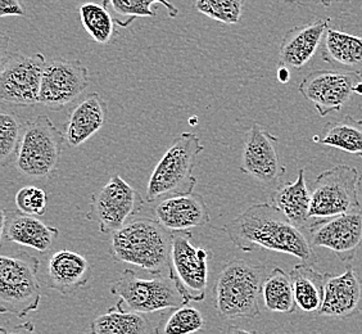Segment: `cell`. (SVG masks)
<instances>
[{
    "label": "cell",
    "mask_w": 362,
    "mask_h": 334,
    "mask_svg": "<svg viewBox=\"0 0 362 334\" xmlns=\"http://www.w3.org/2000/svg\"><path fill=\"white\" fill-rule=\"evenodd\" d=\"M90 330L91 334H156L144 313L125 309L119 301L93 319Z\"/></svg>",
    "instance_id": "obj_25"
},
{
    "label": "cell",
    "mask_w": 362,
    "mask_h": 334,
    "mask_svg": "<svg viewBox=\"0 0 362 334\" xmlns=\"http://www.w3.org/2000/svg\"><path fill=\"white\" fill-rule=\"evenodd\" d=\"M330 21V18H320L286 31L279 48L280 64L296 70L306 66L320 48Z\"/></svg>",
    "instance_id": "obj_20"
},
{
    "label": "cell",
    "mask_w": 362,
    "mask_h": 334,
    "mask_svg": "<svg viewBox=\"0 0 362 334\" xmlns=\"http://www.w3.org/2000/svg\"><path fill=\"white\" fill-rule=\"evenodd\" d=\"M361 175L355 167L337 165L315 179L311 192V219H327L349 211L361 209L358 181Z\"/></svg>",
    "instance_id": "obj_8"
},
{
    "label": "cell",
    "mask_w": 362,
    "mask_h": 334,
    "mask_svg": "<svg viewBox=\"0 0 362 334\" xmlns=\"http://www.w3.org/2000/svg\"><path fill=\"white\" fill-rule=\"evenodd\" d=\"M358 197H360V202H361L362 206V176L360 178V181H358Z\"/></svg>",
    "instance_id": "obj_38"
},
{
    "label": "cell",
    "mask_w": 362,
    "mask_h": 334,
    "mask_svg": "<svg viewBox=\"0 0 362 334\" xmlns=\"http://www.w3.org/2000/svg\"><path fill=\"white\" fill-rule=\"evenodd\" d=\"M39 267L40 260L26 250L0 256V313L22 319L39 309L42 301Z\"/></svg>",
    "instance_id": "obj_5"
},
{
    "label": "cell",
    "mask_w": 362,
    "mask_h": 334,
    "mask_svg": "<svg viewBox=\"0 0 362 334\" xmlns=\"http://www.w3.org/2000/svg\"><path fill=\"white\" fill-rule=\"evenodd\" d=\"M278 142L275 135L253 124L245 132L240 171L264 185L276 184L286 171L279 156Z\"/></svg>",
    "instance_id": "obj_15"
},
{
    "label": "cell",
    "mask_w": 362,
    "mask_h": 334,
    "mask_svg": "<svg viewBox=\"0 0 362 334\" xmlns=\"http://www.w3.org/2000/svg\"><path fill=\"white\" fill-rule=\"evenodd\" d=\"M158 223L171 231H185L209 223V211L199 193L170 195L153 209Z\"/></svg>",
    "instance_id": "obj_19"
},
{
    "label": "cell",
    "mask_w": 362,
    "mask_h": 334,
    "mask_svg": "<svg viewBox=\"0 0 362 334\" xmlns=\"http://www.w3.org/2000/svg\"><path fill=\"white\" fill-rule=\"evenodd\" d=\"M144 200L138 190L129 185L119 174L112 175L108 183L91 195L88 220L97 223L103 234H112L122 228L130 217L139 214Z\"/></svg>",
    "instance_id": "obj_11"
},
{
    "label": "cell",
    "mask_w": 362,
    "mask_h": 334,
    "mask_svg": "<svg viewBox=\"0 0 362 334\" xmlns=\"http://www.w3.org/2000/svg\"><path fill=\"white\" fill-rule=\"evenodd\" d=\"M289 275L297 309L303 313H319L325 296L327 272L321 274L315 270L314 265L300 263L293 267Z\"/></svg>",
    "instance_id": "obj_24"
},
{
    "label": "cell",
    "mask_w": 362,
    "mask_h": 334,
    "mask_svg": "<svg viewBox=\"0 0 362 334\" xmlns=\"http://www.w3.org/2000/svg\"><path fill=\"white\" fill-rule=\"evenodd\" d=\"M66 137L47 115L25 121L21 144L16 156L17 171L33 180H42L56 173Z\"/></svg>",
    "instance_id": "obj_6"
},
{
    "label": "cell",
    "mask_w": 362,
    "mask_h": 334,
    "mask_svg": "<svg viewBox=\"0 0 362 334\" xmlns=\"http://www.w3.org/2000/svg\"><path fill=\"white\" fill-rule=\"evenodd\" d=\"M16 206L28 215L42 216L48 209V195L44 189L28 185L17 192Z\"/></svg>",
    "instance_id": "obj_33"
},
{
    "label": "cell",
    "mask_w": 362,
    "mask_h": 334,
    "mask_svg": "<svg viewBox=\"0 0 362 334\" xmlns=\"http://www.w3.org/2000/svg\"><path fill=\"white\" fill-rule=\"evenodd\" d=\"M25 17L26 8L22 4L21 0H0V17Z\"/></svg>",
    "instance_id": "obj_34"
},
{
    "label": "cell",
    "mask_w": 362,
    "mask_h": 334,
    "mask_svg": "<svg viewBox=\"0 0 362 334\" xmlns=\"http://www.w3.org/2000/svg\"><path fill=\"white\" fill-rule=\"evenodd\" d=\"M80 20L85 31L98 44H108L117 35V23L105 4L85 3L80 9Z\"/></svg>",
    "instance_id": "obj_29"
},
{
    "label": "cell",
    "mask_w": 362,
    "mask_h": 334,
    "mask_svg": "<svg viewBox=\"0 0 362 334\" xmlns=\"http://www.w3.org/2000/svg\"><path fill=\"white\" fill-rule=\"evenodd\" d=\"M111 293L119 296V302L132 311L149 313L182 306L187 299L182 297L170 277L154 275L140 278L132 269H126L119 280L111 284Z\"/></svg>",
    "instance_id": "obj_7"
},
{
    "label": "cell",
    "mask_w": 362,
    "mask_h": 334,
    "mask_svg": "<svg viewBox=\"0 0 362 334\" xmlns=\"http://www.w3.org/2000/svg\"><path fill=\"white\" fill-rule=\"evenodd\" d=\"M272 203L286 219L300 229L311 225V192L305 179V168H300L293 183H286L272 195Z\"/></svg>",
    "instance_id": "obj_22"
},
{
    "label": "cell",
    "mask_w": 362,
    "mask_h": 334,
    "mask_svg": "<svg viewBox=\"0 0 362 334\" xmlns=\"http://www.w3.org/2000/svg\"><path fill=\"white\" fill-rule=\"evenodd\" d=\"M0 237L7 242L30 247L39 252H47L59 237V230L49 226L37 217L20 209H1Z\"/></svg>",
    "instance_id": "obj_18"
},
{
    "label": "cell",
    "mask_w": 362,
    "mask_h": 334,
    "mask_svg": "<svg viewBox=\"0 0 362 334\" xmlns=\"http://www.w3.org/2000/svg\"><path fill=\"white\" fill-rule=\"evenodd\" d=\"M173 237L174 231L157 220L136 219L112 233L110 255L117 263L160 275L165 270L168 272Z\"/></svg>",
    "instance_id": "obj_2"
},
{
    "label": "cell",
    "mask_w": 362,
    "mask_h": 334,
    "mask_svg": "<svg viewBox=\"0 0 362 334\" xmlns=\"http://www.w3.org/2000/svg\"><path fill=\"white\" fill-rule=\"evenodd\" d=\"M362 77L344 70H315L302 79L298 91L315 105L321 117L341 111L349 103Z\"/></svg>",
    "instance_id": "obj_12"
},
{
    "label": "cell",
    "mask_w": 362,
    "mask_h": 334,
    "mask_svg": "<svg viewBox=\"0 0 362 334\" xmlns=\"http://www.w3.org/2000/svg\"><path fill=\"white\" fill-rule=\"evenodd\" d=\"M225 334H257L256 332H253V330H250V329H244V328L235 327V326H231V327L228 328V330H226V333Z\"/></svg>",
    "instance_id": "obj_36"
},
{
    "label": "cell",
    "mask_w": 362,
    "mask_h": 334,
    "mask_svg": "<svg viewBox=\"0 0 362 334\" xmlns=\"http://www.w3.org/2000/svg\"><path fill=\"white\" fill-rule=\"evenodd\" d=\"M321 4L324 6V7H329L334 0H320Z\"/></svg>",
    "instance_id": "obj_39"
},
{
    "label": "cell",
    "mask_w": 362,
    "mask_h": 334,
    "mask_svg": "<svg viewBox=\"0 0 362 334\" xmlns=\"http://www.w3.org/2000/svg\"><path fill=\"white\" fill-rule=\"evenodd\" d=\"M262 299L266 310L272 313H294L297 310V304L291 275L280 267H274L264 282Z\"/></svg>",
    "instance_id": "obj_27"
},
{
    "label": "cell",
    "mask_w": 362,
    "mask_h": 334,
    "mask_svg": "<svg viewBox=\"0 0 362 334\" xmlns=\"http://www.w3.org/2000/svg\"><path fill=\"white\" fill-rule=\"evenodd\" d=\"M203 327L202 313L185 304L171 309V313L156 327V334H194L202 330Z\"/></svg>",
    "instance_id": "obj_30"
},
{
    "label": "cell",
    "mask_w": 362,
    "mask_h": 334,
    "mask_svg": "<svg viewBox=\"0 0 362 334\" xmlns=\"http://www.w3.org/2000/svg\"><path fill=\"white\" fill-rule=\"evenodd\" d=\"M362 313V278L352 266L338 277L327 274L325 296L317 315L332 319H349Z\"/></svg>",
    "instance_id": "obj_16"
},
{
    "label": "cell",
    "mask_w": 362,
    "mask_h": 334,
    "mask_svg": "<svg viewBox=\"0 0 362 334\" xmlns=\"http://www.w3.org/2000/svg\"><path fill=\"white\" fill-rule=\"evenodd\" d=\"M162 4L168 9L171 18L179 14V9L168 0H103L119 28H129L135 20L156 17L157 12L152 9L153 4Z\"/></svg>",
    "instance_id": "obj_28"
},
{
    "label": "cell",
    "mask_w": 362,
    "mask_h": 334,
    "mask_svg": "<svg viewBox=\"0 0 362 334\" xmlns=\"http://www.w3.org/2000/svg\"><path fill=\"white\" fill-rule=\"evenodd\" d=\"M108 105L98 93H91L71 111L66 124V142L77 148L94 137L105 124Z\"/></svg>",
    "instance_id": "obj_21"
},
{
    "label": "cell",
    "mask_w": 362,
    "mask_h": 334,
    "mask_svg": "<svg viewBox=\"0 0 362 334\" xmlns=\"http://www.w3.org/2000/svg\"><path fill=\"white\" fill-rule=\"evenodd\" d=\"M90 84L89 70L80 61L56 59L47 63L39 105L53 111L76 100Z\"/></svg>",
    "instance_id": "obj_14"
},
{
    "label": "cell",
    "mask_w": 362,
    "mask_h": 334,
    "mask_svg": "<svg viewBox=\"0 0 362 334\" xmlns=\"http://www.w3.org/2000/svg\"><path fill=\"white\" fill-rule=\"evenodd\" d=\"M193 234L185 231H174L170 253L168 277L187 299V302H202L206 297L209 282V261L212 253L203 247H195Z\"/></svg>",
    "instance_id": "obj_9"
},
{
    "label": "cell",
    "mask_w": 362,
    "mask_h": 334,
    "mask_svg": "<svg viewBox=\"0 0 362 334\" xmlns=\"http://www.w3.org/2000/svg\"><path fill=\"white\" fill-rule=\"evenodd\" d=\"M22 329H23V324L20 327L14 328L13 330H9V332L6 328H0V334H21Z\"/></svg>",
    "instance_id": "obj_37"
},
{
    "label": "cell",
    "mask_w": 362,
    "mask_h": 334,
    "mask_svg": "<svg viewBox=\"0 0 362 334\" xmlns=\"http://www.w3.org/2000/svg\"><path fill=\"white\" fill-rule=\"evenodd\" d=\"M231 243L243 252L269 250L314 265L317 255L308 238L272 203H257L223 225Z\"/></svg>",
    "instance_id": "obj_1"
},
{
    "label": "cell",
    "mask_w": 362,
    "mask_h": 334,
    "mask_svg": "<svg viewBox=\"0 0 362 334\" xmlns=\"http://www.w3.org/2000/svg\"><path fill=\"white\" fill-rule=\"evenodd\" d=\"M23 126L20 117L14 112L0 113V163L7 166L11 161L16 160L21 144Z\"/></svg>",
    "instance_id": "obj_31"
},
{
    "label": "cell",
    "mask_w": 362,
    "mask_h": 334,
    "mask_svg": "<svg viewBox=\"0 0 362 334\" xmlns=\"http://www.w3.org/2000/svg\"><path fill=\"white\" fill-rule=\"evenodd\" d=\"M204 146L193 132H182L163 154L149 178L146 201L153 203L165 195L193 193L197 178L193 175L195 161Z\"/></svg>",
    "instance_id": "obj_4"
},
{
    "label": "cell",
    "mask_w": 362,
    "mask_h": 334,
    "mask_svg": "<svg viewBox=\"0 0 362 334\" xmlns=\"http://www.w3.org/2000/svg\"><path fill=\"white\" fill-rule=\"evenodd\" d=\"M91 277L93 266L88 258L75 250H59L48 256L44 284L69 296L84 288Z\"/></svg>",
    "instance_id": "obj_17"
},
{
    "label": "cell",
    "mask_w": 362,
    "mask_h": 334,
    "mask_svg": "<svg viewBox=\"0 0 362 334\" xmlns=\"http://www.w3.org/2000/svg\"><path fill=\"white\" fill-rule=\"evenodd\" d=\"M192 4L197 12L214 21L235 25L242 18L245 0H192Z\"/></svg>",
    "instance_id": "obj_32"
},
{
    "label": "cell",
    "mask_w": 362,
    "mask_h": 334,
    "mask_svg": "<svg viewBox=\"0 0 362 334\" xmlns=\"http://www.w3.org/2000/svg\"><path fill=\"white\" fill-rule=\"evenodd\" d=\"M45 56L8 53L1 58L0 98L9 105L31 107L39 105L42 76L47 66Z\"/></svg>",
    "instance_id": "obj_10"
},
{
    "label": "cell",
    "mask_w": 362,
    "mask_h": 334,
    "mask_svg": "<svg viewBox=\"0 0 362 334\" xmlns=\"http://www.w3.org/2000/svg\"><path fill=\"white\" fill-rule=\"evenodd\" d=\"M321 58L337 70L355 72L362 77V36L329 28L321 42Z\"/></svg>",
    "instance_id": "obj_23"
},
{
    "label": "cell",
    "mask_w": 362,
    "mask_h": 334,
    "mask_svg": "<svg viewBox=\"0 0 362 334\" xmlns=\"http://www.w3.org/2000/svg\"><path fill=\"white\" fill-rule=\"evenodd\" d=\"M267 275L265 266L233 260L223 266L214 286L216 313L223 319H255Z\"/></svg>",
    "instance_id": "obj_3"
},
{
    "label": "cell",
    "mask_w": 362,
    "mask_h": 334,
    "mask_svg": "<svg viewBox=\"0 0 362 334\" xmlns=\"http://www.w3.org/2000/svg\"><path fill=\"white\" fill-rule=\"evenodd\" d=\"M313 140L322 146H333L346 154L362 157V120L344 116L343 119L330 121Z\"/></svg>",
    "instance_id": "obj_26"
},
{
    "label": "cell",
    "mask_w": 362,
    "mask_h": 334,
    "mask_svg": "<svg viewBox=\"0 0 362 334\" xmlns=\"http://www.w3.org/2000/svg\"><path fill=\"white\" fill-rule=\"evenodd\" d=\"M307 230L313 247L333 250L341 263L349 264L362 244V209L327 219H314Z\"/></svg>",
    "instance_id": "obj_13"
},
{
    "label": "cell",
    "mask_w": 362,
    "mask_h": 334,
    "mask_svg": "<svg viewBox=\"0 0 362 334\" xmlns=\"http://www.w3.org/2000/svg\"><path fill=\"white\" fill-rule=\"evenodd\" d=\"M278 79L280 83L286 84L291 79V74H289V67L280 64L278 69Z\"/></svg>",
    "instance_id": "obj_35"
}]
</instances>
